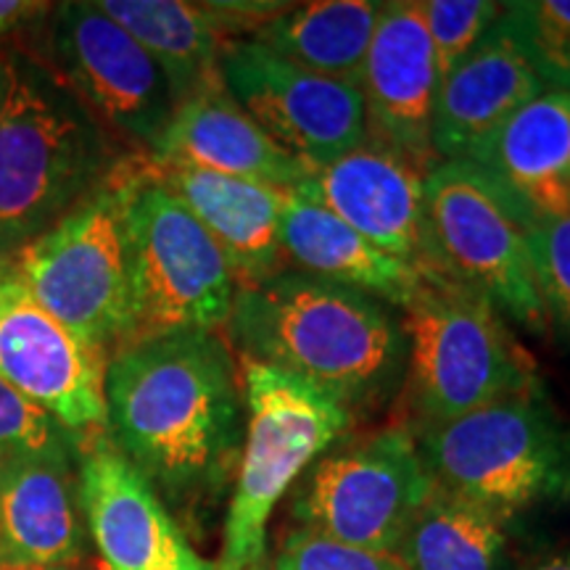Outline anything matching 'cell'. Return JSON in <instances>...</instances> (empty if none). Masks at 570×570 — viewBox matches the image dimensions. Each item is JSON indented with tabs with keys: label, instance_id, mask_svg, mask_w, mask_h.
<instances>
[{
	"label": "cell",
	"instance_id": "6da1fadb",
	"mask_svg": "<svg viewBox=\"0 0 570 570\" xmlns=\"http://www.w3.org/2000/svg\"><path fill=\"white\" fill-rule=\"evenodd\" d=\"M106 431L169 502L196 508L225 489L246 433L244 383L214 331L138 341L106 365Z\"/></svg>",
	"mask_w": 570,
	"mask_h": 570
},
{
	"label": "cell",
	"instance_id": "7a4b0ae2",
	"mask_svg": "<svg viewBox=\"0 0 570 570\" xmlns=\"http://www.w3.org/2000/svg\"><path fill=\"white\" fill-rule=\"evenodd\" d=\"M227 327L244 360L294 375L352 412L383 402L404 375V327L381 298L302 269L240 288Z\"/></svg>",
	"mask_w": 570,
	"mask_h": 570
},
{
	"label": "cell",
	"instance_id": "3957f363",
	"mask_svg": "<svg viewBox=\"0 0 570 570\" xmlns=\"http://www.w3.org/2000/svg\"><path fill=\"white\" fill-rule=\"evenodd\" d=\"M0 259L51 230L119 167L109 130L61 77L24 51H3Z\"/></svg>",
	"mask_w": 570,
	"mask_h": 570
},
{
	"label": "cell",
	"instance_id": "277c9868",
	"mask_svg": "<svg viewBox=\"0 0 570 570\" xmlns=\"http://www.w3.org/2000/svg\"><path fill=\"white\" fill-rule=\"evenodd\" d=\"M410 396L420 423H446L502 399L541 391L533 356L487 298L423 273L404 306Z\"/></svg>",
	"mask_w": 570,
	"mask_h": 570
},
{
	"label": "cell",
	"instance_id": "5b68a950",
	"mask_svg": "<svg viewBox=\"0 0 570 570\" xmlns=\"http://www.w3.org/2000/svg\"><path fill=\"white\" fill-rule=\"evenodd\" d=\"M420 458L439 489L508 523L570 497V436L544 391L502 399L446 423H420Z\"/></svg>",
	"mask_w": 570,
	"mask_h": 570
},
{
	"label": "cell",
	"instance_id": "8992f818",
	"mask_svg": "<svg viewBox=\"0 0 570 570\" xmlns=\"http://www.w3.org/2000/svg\"><path fill=\"white\" fill-rule=\"evenodd\" d=\"M244 399L246 433L217 570L262 566L275 504L354 425V412L336 399L262 362L244 360Z\"/></svg>",
	"mask_w": 570,
	"mask_h": 570
},
{
	"label": "cell",
	"instance_id": "52a82bcc",
	"mask_svg": "<svg viewBox=\"0 0 570 570\" xmlns=\"http://www.w3.org/2000/svg\"><path fill=\"white\" fill-rule=\"evenodd\" d=\"M125 235L130 320L119 348L227 325L238 294L230 265L180 198L146 173V159L130 161Z\"/></svg>",
	"mask_w": 570,
	"mask_h": 570
},
{
	"label": "cell",
	"instance_id": "ba28073f",
	"mask_svg": "<svg viewBox=\"0 0 570 570\" xmlns=\"http://www.w3.org/2000/svg\"><path fill=\"white\" fill-rule=\"evenodd\" d=\"M130 161H119L109 180L61 223L9 256L35 302L106 356L122 346L130 320L125 235Z\"/></svg>",
	"mask_w": 570,
	"mask_h": 570
},
{
	"label": "cell",
	"instance_id": "9c48e42d",
	"mask_svg": "<svg viewBox=\"0 0 570 570\" xmlns=\"http://www.w3.org/2000/svg\"><path fill=\"white\" fill-rule=\"evenodd\" d=\"M425 246L423 273L475 291L525 331H547L525 230L470 161H439L428 175Z\"/></svg>",
	"mask_w": 570,
	"mask_h": 570
},
{
	"label": "cell",
	"instance_id": "30bf717a",
	"mask_svg": "<svg viewBox=\"0 0 570 570\" xmlns=\"http://www.w3.org/2000/svg\"><path fill=\"white\" fill-rule=\"evenodd\" d=\"M431 491L415 436L407 428H386L317 460L296 494L294 515L320 537L394 554Z\"/></svg>",
	"mask_w": 570,
	"mask_h": 570
},
{
	"label": "cell",
	"instance_id": "8fae6325",
	"mask_svg": "<svg viewBox=\"0 0 570 570\" xmlns=\"http://www.w3.org/2000/svg\"><path fill=\"white\" fill-rule=\"evenodd\" d=\"M40 35L38 59L106 130L151 154L177 106L159 63L96 3L51 6Z\"/></svg>",
	"mask_w": 570,
	"mask_h": 570
},
{
	"label": "cell",
	"instance_id": "7c38bea8",
	"mask_svg": "<svg viewBox=\"0 0 570 570\" xmlns=\"http://www.w3.org/2000/svg\"><path fill=\"white\" fill-rule=\"evenodd\" d=\"M225 90L248 117L306 167H323L367 138L360 88L312 75L256 40H227Z\"/></svg>",
	"mask_w": 570,
	"mask_h": 570
},
{
	"label": "cell",
	"instance_id": "4fadbf2b",
	"mask_svg": "<svg viewBox=\"0 0 570 570\" xmlns=\"http://www.w3.org/2000/svg\"><path fill=\"white\" fill-rule=\"evenodd\" d=\"M109 356L71 336L0 259V377L77 436L106 428Z\"/></svg>",
	"mask_w": 570,
	"mask_h": 570
},
{
	"label": "cell",
	"instance_id": "5bb4252c",
	"mask_svg": "<svg viewBox=\"0 0 570 570\" xmlns=\"http://www.w3.org/2000/svg\"><path fill=\"white\" fill-rule=\"evenodd\" d=\"M77 462L82 518L106 570H214L106 428L80 439Z\"/></svg>",
	"mask_w": 570,
	"mask_h": 570
},
{
	"label": "cell",
	"instance_id": "9a60e30c",
	"mask_svg": "<svg viewBox=\"0 0 570 570\" xmlns=\"http://www.w3.org/2000/svg\"><path fill=\"white\" fill-rule=\"evenodd\" d=\"M420 167L396 148L365 138L323 167H306L296 194L325 206L370 244L415 269L428 267L425 180Z\"/></svg>",
	"mask_w": 570,
	"mask_h": 570
},
{
	"label": "cell",
	"instance_id": "2e32d148",
	"mask_svg": "<svg viewBox=\"0 0 570 570\" xmlns=\"http://www.w3.org/2000/svg\"><path fill=\"white\" fill-rule=\"evenodd\" d=\"M439 88L423 3H383L360 85L367 138L396 148L420 167H436L431 132Z\"/></svg>",
	"mask_w": 570,
	"mask_h": 570
},
{
	"label": "cell",
	"instance_id": "e0dca14e",
	"mask_svg": "<svg viewBox=\"0 0 570 570\" xmlns=\"http://www.w3.org/2000/svg\"><path fill=\"white\" fill-rule=\"evenodd\" d=\"M525 233L570 217V92L544 90L470 159Z\"/></svg>",
	"mask_w": 570,
	"mask_h": 570
},
{
	"label": "cell",
	"instance_id": "ac0fdd59",
	"mask_svg": "<svg viewBox=\"0 0 570 570\" xmlns=\"http://www.w3.org/2000/svg\"><path fill=\"white\" fill-rule=\"evenodd\" d=\"M146 173L204 225L225 254L238 291L283 273L281 223L288 190L151 159H146Z\"/></svg>",
	"mask_w": 570,
	"mask_h": 570
},
{
	"label": "cell",
	"instance_id": "d6986e66",
	"mask_svg": "<svg viewBox=\"0 0 570 570\" xmlns=\"http://www.w3.org/2000/svg\"><path fill=\"white\" fill-rule=\"evenodd\" d=\"M148 159L169 167H196L209 173L294 190L306 164L294 159L240 109L223 77L206 82L175 106Z\"/></svg>",
	"mask_w": 570,
	"mask_h": 570
},
{
	"label": "cell",
	"instance_id": "ffe728a7",
	"mask_svg": "<svg viewBox=\"0 0 570 570\" xmlns=\"http://www.w3.org/2000/svg\"><path fill=\"white\" fill-rule=\"evenodd\" d=\"M544 90L508 21L499 17L475 51L441 82L431 132L436 159H470L483 140Z\"/></svg>",
	"mask_w": 570,
	"mask_h": 570
},
{
	"label": "cell",
	"instance_id": "44dd1931",
	"mask_svg": "<svg viewBox=\"0 0 570 570\" xmlns=\"http://www.w3.org/2000/svg\"><path fill=\"white\" fill-rule=\"evenodd\" d=\"M82 550L75 465L0 462V566H77Z\"/></svg>",
	"mask_w": 570,
	"mask_h": 570
},
{
	"label": "cell",
	"instance_id": "7402d4cb",
	"mask_svg": "<svg viewBox=\"0 0 570 570\" xmlns=\"http://www.w3.org/2000/svg\"><path fill=\"white\" fill-rule=\"evenodd\" d=\"M283 259L302 273L352 285L356 291L407 306L423 273L370 244L365 235L296 190H288L281 223Z\"/></svg>",
	"mask_w": 570,
	"mask_h": 570
},
{
	"label": "cell",
	"instance_id": "603a6c76",
	"mask_svg": "<svg viewBox=\"0 0 570 570\" xmlns=\"http://www.w3.org/2000/svg\"><path fill=\"white\" fill-rule=\"evenodd\" d=\"M381 13L383 3L373 0H317L288 6L248 40L262 42L312 75L360 88Z\"/></svg>",
	"mask_w": 570,
	"mask_h": 570
},
{
	"label": "cell",
	"instance_id": "cb8c5ba5",
	"mask_svg": "<svg viewBox=\"0 0 570 570\" xmlns=\"http://www.w3.org/2000/svg\"><path fill=\"white\" fill-rule=\"evenodd\" d=\"M96 6L159 63L177 104L219 77V53L227 38L209 3L98 0Z\"/></svg>",
	"mask_w": 570,
	"mask_h": 570
},
{
	"label": "cell",
	"instance_id": "d4e9b609",
	"mask_svg": "<svg viewBox=\"0 0 570 570\" xmlns=\"http://www.w3.org/2000/svg\"><path fill=\"white\" fill-rule=\"evenodd\" d=\"M504 544L502 518L433 483L394 558L404 570H502Z\"/></svg>",
	"mask_w": 570,
	"mask_h": 570
},
{
	"label": "cell",
	"instance_id": "484cf974",
	"mask_svg": "<svg viewBox=\"0 0 570 570\" xmlns=\"http://www.w3.org/2000/svg\"><path fill=\"white\" fill-rule=\"evenodd\" d=\"M502 19L544 88L570 92V0L502 3Z\"/></svg>",
	"mask_w": 570,
	"mask_h": 570
},
{
	"label": "cell",
	"instance_id": "4316f807",
	"mask_svg": "<svg viewBox=\"0 0 570 570\" xmlns=\"http://www.w3.org/2000/svg\"><path fill=\"white\" fill-rule=\"evenodd\" d=\"M80 439L0 377V462L38 460L75 465Z\"/></svg>",
	"mask_w": 570,
	"mask_h": 570
},
{
	"label": "cell",
	"instance_id": "83f0119b",
	"mask_svg": "<svg viewBox=\"0 0 570 570\" xmlns=\"http://www.w3.org/2000/svg\"><path fill=\"white\" fill-rule=\"evenodd\" d=\"M423 17L431 35L433 56H436L439 80L444 82L475 46L487 38V32L502 17V3L489 0H428Z\"/></svg>",
	"mask_w": 570,
	"mask_h": 570
},
{
	"label": "cell",
	"instance_id": "f1b7e54d",
	"mask_svg": "<svg viewBox=\"0 0 570 570\" xmlns=\"http://www.w3.org/2000/svg\"><path fill=\"white\" fill-rule=\"evenodd\" d=\"M547 320L570 336V217L525 233Z\"/></svg>",
	"mask_w": 570,
	"mask_h": 570
},
{
	"label": "cell",
	"instance_id": "f546056e",
	"mask_svg": "<svg viewBox=\"0 0 570 570\" xmlns=\"http://www.w3.org/2000/svg\"><path fill=\"white\" fill-rule=\"evenodd\" d=\"M275 570H404L394 554H377L298 529L285 539Z\"/></svg>",
	"mask_w": 570,
	"mask_h": 570
},
{
	"label": "cell",
	"instance_id": "4dcf8cb0",
	"mask_svg": "<svg viewBox=\"0 0 570 570\" xmlns=\"http://www.w3.org/2000/svg\"><path fill=\"white\" fill-rule=\"evenodd\" d=\"M48 3H27V0H0V38L35 30L48 17Z\"/></svg>",
	"mask_w": 570,
	"mask_h": 570
},
{
	"label": "cell",
	"instance_id": "1f68e13d",
	"mask_svg": "<svg viewBox=\"0 0 570 570\" xmlns=\"http://www.w3.org/2000/svg\"><path fill=\"white\" fill-rule=\"evenodd\" d=\"M531 570H570V550L552 554V558L541 560L539 566H533Z\"/></svg>",
	"mask_w": 570,
	"mask_h": 570
},
{
	"label": "cell",
	"instance_id": "d6a6232c",
	"mask_svg": "<svg viewBox=\"0 0 570 570\" xmlns=\"http://www.w3.org/2000/svg\"><path fill=\"white\" fill-rule=\"evenodd\" d=\"M0 570H80L77 566H56V568H42V566H0Z\"/></svg>",
	"mask_w": 570,
	"mask_h": 570
},
{
	"label": "cell",
	"instance_id": "836d02e7",
	"mask_svg": "<svg viewBox=\"0 0 570 570\" xmlns=\"http://www.w3.org/2000/svg\"><path fill=\"white\" fill-rule=\"evenodd\" d=\"M3 90H6V61H3V51H0V101H3Z\"/></svg>",
	"mask_w": 570,
	"mask_h": 570
}]
</instances>
